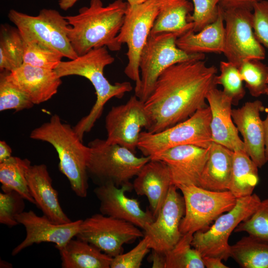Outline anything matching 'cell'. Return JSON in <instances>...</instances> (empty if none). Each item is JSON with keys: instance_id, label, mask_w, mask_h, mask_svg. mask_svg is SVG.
<instances>
[{"instance_id": "cell-1", "label": "cell", "mask_w": 268, "mask_h": 268, "mask_svg": "<svg viewBox=\"0 0 268 268\" xmlns=\"http://www.w3.org/2000/svg\"><path fill=\"white\" fill-rule=\"evenodd\" d=\"M217 72L215 66L208 67L201 60L177 63L164 70L144 102L149 119L146 131L160 132L208 106L206 95L216 87Z\"/></svg>"}, {"instance_id": "cell-2", "label": "cell", "mask_w": 268, "mask_h": 268, "mask_svg": "<svg viewBox=\"0 0 268 268\" xmlns=\"http://www.w3.org/2000/svg\"><path fill=\"white\" fill-rule=\"evenodd\" d=\"M129 4L116 0L104 6L101 0H91L89 6L79 9L74 15L65 16L69 26L67 36L79 56L91 50L106 47L110 51L120 50L122 44L117 40Z\"/></svg>"}, {"instance_id": "cell-3", "label": "cell", "mask_w": 268, "mask_h": 268, "mask_svg": "<svg viewBox=\"0 0 268 268\" xmlns=\"http://www.w3.org/2000/svg\"><path fill=\"white\" fill-rule=\"evenodd\" d=\"M114 61L115 58L109 53L107 47H102L93 49L73 60L62 61L55 69L61 78L69 75L84 77L90 81L95 90L96 100L89 113L73 127L82 140L84 134L91 130L101 117L107 102L114 97L120 99L133 89L130 82L112 84L104 76L105 67Z\"/></svg>"}, {"instance_id": "cell-4", "label": "cell", "mask_w": 268, "mask_h": 268, "mask_svg": "<svg viewBox=\"0 0 268 268\" xmlns=\"http://www.w3.org/2000/svg\"><path fill=\"white\" fill-rule=\"evenodd\" d=\"M30 138L48 142L55 148L59 158L60 171L68 180L74 194L80 198H86L90 148L83 144L73 128L54 114L49 121L33 130Z\"/></svg>"}, {"instance_id": "cell-5", "label": "cell", "mask_w": 268, "mask_h": 268, "mask_svg": "<svg viewBox=\"0 0 268 268\" xmlns=\"http://www.w3.org/2000/svg\"><path fill=\"white\" fill-rule=\"evenodd\" d=\"M87 163L89 178L98 186L112 184L117 187L133 185L130 182L151 158L137 157L126 147L96 138L90 141Z\"/></svg>"}, {"instance_id": "cell-6", "label": "cell", "mask_w": 268, "mask_h": 268, "mask_svg": "<svg viewBox=\"0 0 268 268\" xmlns=\"http://www.w3.org/2000/svg\"><path fill=\"white\" fill-rule=\"evenodd\" d=\"M181 35L176 32L149 34L140 55V82L138 89L134 91V95L141 101H146L160 75L171 66L204 59V54H189L177 47V39Z\"/></svg>"}, {"instance_id": "cell-7", "label": "cell", "mask_w": 268, "mask_h": 268, "mask_svg": "<svg viewBox=\"0 0 268 268\" xmlns=\"http://www.w3.org/2000/svg\"><path fill=\"white\" fill-rule=\"evenodd\" d=\"M209 106L198 110L187 120L157 133H140L138 148L146 156L183 145L208 148L212 142Z\"/></svg>"}, {"instance_id": "cell-8", "label": "cell", "mask_w": 268, "mask_h": 268, "mask_svg": "<svg viewBox=\"0 0 268 268\" xmlns=\"http://www.w3.org/2000/svg\"><path fill=\"white\" fill-rule=\"evenodd\" d=\"M261 201L256 194L237 199L235 206L220 215L211 227L194 233L192 247L202 257H215L227 261L230 258V236L241 222L254 212Z\"/></svg>"}, {"instance_id": "cell-9", "label": "cell", "mask_w": 268, "mask_h": 268, "mask_svg": "<svg viewBox=\"0 0 268 268\" xmlns=\"http://www.w3.org/2000/svg\"><path fill=\"white\" fill-rule=\"evenodd\" d=\"M8 17L19 30L24 40L38 41L70 60L78 56L67 36L69 25L65 16L58 11L43 9L38 15L32 16L11 9Z\"/></svg>"}, {"instance_id": "cell-10", "label": "cell", "mask_w": 268, "mask_h": 268, "mask_svg": "<svg viewBox=\"0 0 268 268\" xmlns=\"http://www.w3.org/2000/svg\"><path fill=\"white\" fill-rule=\"evenodd\" d=\"M184 198L185 212L180 231L182 235L208 229L220 215L232 209L237 198L229 191H214L196 185L178 187Z\"/></svg>"}, {"instance_id": "cell-11", "label": "cell", "mask_w": 268, "mask_h": 268, "mask_svg": "<svg viewBox=\"0 0 268 268\" xmlns=\"http://www.w3.org/2000/svg\"><path fill=\"white\" fill-rule=\"evenodd\" d=\"M159 11L158 0H147L132 6L128 5L123 24L117 36L121 44L126 43L128 63L124 72L135 82L134 91L140 82V55L150 34Z\"/></svg>"}, {"instance_id": "cell-12", "label": "cell", "mask_w": 268, "mask_h": 268, "mask_svg": "<svg viewBox=\"0 0 268 268\" xmlns=\"http://www.w3.org/2000/svg\"><path fill=\"white\" fill-rule=\"evenodd\" d=\"M142 237V232L135 225L101 213L82 220L75 236L112 258L122 253L124 244Z\"/></svg>"}, {"instance_id": "cell-13", "label": "cell", "mask_w": 268, "mask_h": 268, "mask_svg": "<svg viewBox=\"0 0 268 268\" xmlns=\"http://www.w3.org/2000/svg\"><path fill=\"white\" fill-rule=\"evenodd\" d=\"M225 42L223 53L227 61L239 67L245 60H264L266 52L253 29V13L244 8L224 10Z\"/></svg>"}, {"instance_id": "cell-14", "label": "cell", "mask_w": 268, "mask_h": 268, "mask_svg": "<svg viewBox=\"0 0 268 268\" xmlns=\"http://www.w3.org/2000/svg\"><path fill=\"white\" fill-rule=\"evenodd\" d=\"M106 141L135 152L141 128H147L149 119L144 102L135 95L126 103L113 106L105 118Z\"/></svg>"}, {"instance_id": "cell-15", "label": "cell", "mask_w": 268, "mask_h": 268, "mask_svg": "<svg viewBox=\"0 0 268 268\" xmlns=\"http://www.w3.org/2000/svg\"><path fill=\"white\" fill-rule=\"evenodd\" d=\"M172 185L162 207L154 221L144 229L145 237L152 250L165 254L170 251L182 236L181 221L185 212L183 197Z\"/></svg>"}, {"instance_id": "cell-16", "label": "cell", "mask_w": 268, "mask_h": 268, "mask_svg": "<svg viewBox=\"0 0 268 268\" xmlns=\"http://www.w3.org/2000/svg\"><path fill=\"white\" fill-rule=\"evenodd\" d=\"M19 224L26 231L24 239L12 250L15 256L25 248L35 244L52 243L58 249L65 246L78 232L82 220L79 219L65 224H56L45 215L40 216L33 211H23L15 216Z\"/></svg>"}, {"instance_id": "cell-17", "label": "cell", "mask_w": 268, "mask_h": 268, "mask_svg": "<svg viewBox=\"0 0 268 268\" xmlns=\"http://www.w3.org/2000/svg\"><path fill=\"white\" fill-rule=\"evenodd\" d=\"M209 147L191 144L179 145L158 152L150 158L166 164L173 184L177 188L181 186H199L208 158Z\"/></svg>"}, {"instance_id": "cell-18", "label": "cell", "mask_w": 268, "mask_h": 268, "mask_svg": "<svg viewBox=\"0 0 268 268\" xmlns=\"http://www.w3.org/2000/svg\"><path fill=\"white\" fill-rule=\"evenodd\" d=\"M132 189L133 185L117 187L108 184L98 186L94 193L100 202V213L129 222L144 230L155 217L151 211L141 209L137 199L126 195Z\"/></svg>"}, {"instance_id": "cell-19", "label": "cell", "mask_w": 268, "mask_h": 268, "mask_svg": "<svg viewBox=\"0 0 268 268\" xmlns=\"http://www.w3.org/2000/svg\"><path fill=\"white\" fill-rule=\"evenodd\" d=\"M264 110L262 102L258 100L246 102L232 110V119L242 136L245 151L258 168L267 162L264 122L260 117V113Z\"/></svg>"}, {"instance_id": "cell-20", "label": "cell", "mask_w": 268, "mask_h": 268, "mask_svg": "<svg viewBox=\"0 0 268 268\" xmlns=\"http://www.w3.org/2000/svg\"><path fill=\"white\" fill-rule=\"evenodd\" d=\"M7 77L34 105L50 99L57 93L62 84L61 77L55 69L25 64L11 71H7Z\"/></svg>"}, {"instance_id": "cell-21", "label": "cell", "mask_w": 268, "mask_h": 268, "mask_svg": "<svg viewBox=\"0 0 268 268\" xmlns=\"http://www.w3.org/2000/svg\"><path fill=\"white\" fill-rule=\"evenodd\" d=\"M206 98L211 114L210 127L212 142L233 151L245 150L232 119L231 99L216 87L209 91Z\"/></svg>"}, {"instance_id": "cell-22", "label": "cell", "mask_w": 268, "mask_h": 268, "mask_svg": "<svg viewBox=\"0 0 268 268\" xmlns=\"http://www.w3.org/2000/svg\"><path fill=\"white\" fill-rule=\"evenodd\" d=\"M26 179L35 204L44 215L56 224L71 221L60 205L58 193L52 185V180L46 165H31L27 172Z\"/></svg>"}, {"instance_id": "cell-23", "label": "cell", "mask_w": 268, "mask_h": 268, "mask_svg": "<svg viewBox=\"0 0 268 268\" xmlns=\"http://www.w3.org/2000/svg\"><path fill=\"white\" fill-rule=\"evenodd\" d=\"M172 185L166 164L160 160L151 159L135 177L133 189L138 195L146 197L151 211L155 217Z\"/></svg>"}, {"instance_id": "cell-24", "label": "cell", "mask_w": 268, "mask_h": 268, "mask_svg": "<svg viewBox=\"0 0 268 268\" xmlns=\"http://www.w3.org/2000/svg\"><path fill=\"white\" fill-rule=\"evenodd\" d=\"M234 151L212 142L201 173L199 186L214 191L229 190L231 179Z\"/></svg>"}, {"instance_id": "cell-25", "label": "cell", "mask_w": 268, "mask_h": 268, "mask_svg": "<svg viewBox=\"0 0 268 268\" xmlns=\"http://www.w3.org/2000/svg\"><path fill=\"white\" fill-rule=\"evenodd\" d=\"M217 19L195 33L193 29L187 32L176 40L177 47L189 54L223 53L225 42L224 10L219 5Z\"/></svg>"}, {"instance_id": "cell-26", "label": "cell", "mask_w": 268, "mask_h": 268, "mask_svg": "<svg viewBox=\"0 0 268 268\" xmlns=\"http://www.w3.org/2000/svg\"><path fill=\"white\" fill-rule=\"evenodd\" d=\"M57 249L63 268H109L113 260L94 245L77 238Z\"/></svg>"}, {"instance_id": "cell-27", "label": "cell", "mask_w": 268, "mask_h": 268, "mask_svg": "<svg viewBox=\"0 0 268 268\" xmlns=\"http://www.w3.org/2000/svg\"><path fill=\"white\" fill-rule=\"evenodd\" d=\"M159 11L150 34L165 32L180 33L182 35L193 29V22L188 18L194 10L189 0H158Z\"/></svg>"}, {"instance_id": "cell-28", "label": "cell", "mask_w": 268, "mask_h": 268, "mask_svg": "<svg viewBox=\"0 0 268 268\" xmlns=\"http://www.w3.org/2000/svg\"><path fill=\"white\" fill-rule=\"evenodd\" d=\"M258 168L244 149L234 151L228 191L237 199L252 195L259 180Z\"/></svg>"}, {"instance_id": "cell-29", "label": "cell", "mask_w": 268, "mask_h": 268, "mask_svg": "<svg viewBox=\"0 0 268 268\" xmlns=\"http://www.w3.org/2000/svg\"><path fill=\"white\" fill-rule=\"evenodd\" d=\"M31 165L30 161L27 158L11 156L0 163V182L2 191H15L35 204L26 179V173Z\"/></svg>"}, {"instance_id": "cell-30", "label": "cell", "mask_w": 268, "mask_h": 268, "mask_svg": "<svg viewBox=\"0 0 268 268\" xmlns=\"http://www.w3.org/2000/svg\"><path fill=\"white\" fill-rule=\"evenodd\" d=\"M230 257L243 268H268V242L248 235L230 246Z\"/></svg>"}, {"instance_id": "cell-31", "label": "cell", "mask_w": 268, "mask_h": 268, "mask_svg": "<svg viewBox=\"0 0 268 268\" xmlns=\"http://www.w3.org/2000/svg\"><path fill=\"white\" fill-rule=\"evenodd\" d=\"M24 42L17 28L1 25L0 30V70L11 71L23 63Z\"/></svg>"}, {"instance_id": "cell-32", "label": "cell", "mask_w": 268, "mask_h": 268, "mask_svg": "<svg viewBox=\"0 0 268 268\" xmlns=\"http://www.w3.org/2000/svg\"><path fill=\"white\" fill-rule=\"evenodd\" d=\"M194 233H187L165 254V268H204L202 257L192 248Z\"/></svg>"}, {"instance_id": "cell-33", "label": "cell", "mask_w": 268, "mask_h": 268, "mask_svg": "<svg viewBox=\"0 0 268 268\" xmlns=\"http://www.w3.org/2000/svg\"><path fill=\"white\" fill-rule=\"evenodd\" d=\"M256 59L244 61L238 67L245 86L250 94L258 97L268 89V66Z\"/></svg>"}, {"instance_id": "cell-34", "label": "cell", "mask_w": 268, "mask_h": 268, "mask_svg": "<svg viewBox=\"0 0 268 268\" xmlns=\"http://www.w3.org/2000/svg\"><path fill=\"white\" fill-rule=\"evenodd\" d=\"M23 63L34 67L55 69L63 55L59 52L34 40H24Z\"/></svg>"}, {"instance_id": "cell-35", "label": "cell", "mask_w": 268, "mask_h": 268, "mask_svg": "<svg viewBox=\"0 0 268 268\" xmlns=\"http://www.w3.org/2000/svg\"><path fill=\"white\" fill-rule=\"evenodd\" d=\"M220 71L215 77L216 84L223 86L222 91L231 99L232 105H238L246 93L238 67L228 61H221Z\"/></svg>"}, {"instance_id": "cell-36", "label": "cell", "mask_w": 268, "mask_h": 268, "mask_svg": "<svg viewBox=\"0 0 268 268\" xmlns=\"http://www.w3.org/2000/svg\"><path fill=\"white\" fill-rule=\"evenodd\" d=\"M7 72L2 70L0 74V111H20L33 107L34 104L27 96L8 80Z\"/></svg>"}, {"instance_id": "cell-37", "label": "cell", "mask_w": 268, "mask_h": 268, "mask_svg": "<svg viewBox=\"0 0 268 268\" xmlns=\"http://www.w3.org/2000/svg\"><path fill=\"white\" fill-rule=\"evenodd\" d=\"M268 242V198L261 201L254 212L241 222L234 230Z\"/></svg>"}, {"instance_id": "cell-38", "label": "cell", "mask_w": 268, "mask_h": 268, "mask_svg": "<svg viewBox=\"0 0 268 268\" xmlns=\"http://www.w3.org/2000/svg\"><path fill=\"white\" fill-rule=\"evenodd\" d=\"M25 200L15 191L0 193V223L12 227L19 223L15 216L24 211Z\"/></svg>"}, {"instance_id": "cell-39", "label": "cell", "mask_w": 268, "mask_h": 268, "mask_svg": "<svg viewBox=\"0 0 268 268\" xmlns=\"http://www.w3.org/2000/svg\"><path fill=\"white\" fill-rule=\"evenodd\" d=\"M220 0H192L194 5L193 14L188 21L193 22L195 33L202 30L206 25L213 22L217 18Z\"/></svg>"}, {"instance_id": "cell-40", "label": "cell", "mask_w": 268, "mask_h": 268, "mask_svg": "<svg viewBox=\"0 0 268 268\" xmlns=\"http://www.w3.org/2000/svg\"><path fill=\"white\" fill-rule=\"evenodd\" d=\"M150 250L147 240L144 237L131 250L113 258L110 268H139Z\"/></svg>"}, {"instance_id": "cell-41", "label": "cell", "mask_w": 268, "mask_h": 268, "mask_svg": "<svg viewBox=\"0 0 268 268\" xmlns=\"http://www.w3.org/2000/svg\"><path fill=\"white\" fill-rule=\"evenodd\" d=\"M253 29L258 41L268 48V1L263 0L253 7Z\"/></svg>"}, {"instance_id": "cell-42", "label": "cell", "mask_w": 268, "mask_h": 268, "mask_svg": "<svg viewBox=\"0 0 268 268\" xmlns=\"http://www.w3.org/2000/svg\"><path fill=\"white\" fill-rule=\"evenodd\" d=\"M263 0H220L219 5L226 10L232 8H244L252 11L254 5Z\"/></svg>"}, {"instance_id": "cell-43", "label": "cell", "mask_w": 268, "mask_h": 268, "mask_svg": "<svg viewBox=\"0 0 268 268\" xmlns=\"http://www.w3.org/2000/svg\"><path fill=\"white\" fill-rule=\"evenodd\" d=\"M203 264L206 268H228L229 267L224 265L221 258L205 256L202 257Z\"/></svg>"}, {"instance_id": "cell-44", "label": "cell", "mask_w": 268, "mask_h": 268, "mask_svg": "<svg viewBox=\"0 0 268 268\" xmlns=\"http://www.w3.org/2000/svg\"><path fill=\"white\" fill-rule=\"evenodd\" d=\"M152 268H165V254L152 250L151 256Z\"/></svg>"}, {"instance_id": "cell-45", "label": "cell", "mask_w": 268, "mask_h": 268, "mask_svg": "<svg viewBox=\"0 0 268 268\" xmlns=\"http://www.w3.org/2000/svg\"><path fill=\"white\" fill-rule=\"evenodd\" d=\"M12 149L4 140L0 141V163L3 162L11 156Z\"/></svg>"}, {"instance_id": "cell-46", "label": "cell", "mask_w": 268, "mask_h": 268, "mask_svg": "<svg viewBox=\"0 0 268 268\" xmlns=\"http://www.w3.org/2000/svg\"><path fill=\"white\" fill-rule=\"evenodd\" d=\"M267 110V115L263 122L265 134V153L267 162H268V108Z\"/></svg>"}, {"instance_id": "cell-47", "label": "cell", "mask_w": 268, "mask_h": 268, "mask_svg": "<svg viewBox=\"0 0 268 268\" xmlns=\"http://www.w3.org/2000/svg\"><path fill=\"white\" fill-rule=\"evenodd\" d=\"M78 0H59V5L63 10H67L72 7Z\"/></svg>"}, {"instance_id": "cell-48", "label": "cell", "mask_w": 268, "mask_h": 268, "mask_svg": "<svg viewBox=\"0 0 268 268\" xmlns=\"http://www.w3.org/2000/svg\"><path fill=\"white\" fill-rule=\"evenodd\" d=\"M146 0H127L129 5L131 6L142 3Z\"/></svg>"}, {"instance_id": "cell-49", "label": "cell", "mask_w": 268, "mask_h": 268, "mask_svg": "<svg viewBox=\"0 0 268 268\" xmlns=\"http://www.w3.org/2000/svg\"><path fill=\"white\" fill-rule=\"evenodd\" d=\"M0 262L4 264V265H1L0 268H10L11 267L10 266H12L11 265H10L8 262H6L5 261H0Z\"/></svg>"}, {"instance_id": "cell-50", "label": "cell", "mask_w": 268, "mask_h": 268, "mask_svg": "<svg viewBox=\"0 0 268 268\" xmlns=\"http://www.w3.org/2000/svg\"><path fill=\"white\" fill-rule=\"evenodd\" d=\"M266 94L268 95V89L266 91Z\"/></svg>"}]
</instances>
